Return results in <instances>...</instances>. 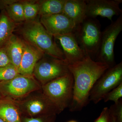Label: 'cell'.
<instances>
[{"label":"cell","instance_id":"1","mask_svg":"<svg viewBox=\"0 0 122 122\" xmlns=\"http://www.w3.org/2000/svg\"><path fill=\"white\" fill-rule=\"evenodd\" d=\"M110 67L86 56L82 61L68 65L74 78L73 92L70 111H80L90 102V92L96 81Z\"/></svg>","mask_w":122,"mask_h":122},{"label":"cell","instance_id":"2","mask_svg":"<svg viewBox=\"0 0 122 122\" xmlns=\"http://www.w3.org/2000/svg\"><path fill=\"white\" fill-rule=\"evenodd\" d=\"M18 31L24 41L45 54L65 61L61 49L56 43L53 36L48 32L40 21L36 18L25 21Z\"/></svg>","mask_w":122,"mask_h":122},{"label":"cell","instance_id":"3","mask_svg":"<svg viewBox=\"0 0 122 122\" xmlns=\"http://www.w3.org/2000/svg\"><path fill=\"white\" fill-rule=\"evenodd\" d=\"M101 26L97 18L86 17L76 26L74 33L79 45L92 59L96 57L99 49L102 34Z\"/></svg>","mask_w":122,"mask_h":122},{"label":"cell","instance_id":"4","mask_svg":"<svg viewBox=\"0 0 122 122\" xmlns=\"http://www.w3.org/2000/svg\"><path fill=\"white\" fill-rule=\"evenodd\" d=\"M15 101L21 116L25 117L57 115L62 112L41 89L32 92L22 99Z\"/></svg>","mask_w":122,"mask_h":122},{"label":"cell","instance_id":"5","mask_svg":"<svg viewBox=\"0 0 122 122\" xmlns=\"http://www.w3.org/2000/svg\"><path fill=\"white\" fill-rule=\"evenodd\" d=\"M74 78L70 72L41 86L44 93L62 112L72 102Z\"/></svg>","mask_w":122,"mask_h":122},{"label":"cell","instance_id":"6","mask_svg":"<svg viewBox=\"0 0 122 122\" xmlns=\"http://www.w3.org/2000/svg\"><path fill=\"white\" fill-rule=\"evenodd\" d=\"M41 89V86L33 76L19 74L11 80L0 82V93L2 97L15 101Z\"/></svg>","mask_w":122,"mask_h":122},{"label":"cell","instance_id":"7","mask_svg":"<svg viewBox=\"0 0 122 122\" xmlns=\"http://www.w3.org/2000/svg\"><path fill=\"white\" fill-rule=\"evenodd\" d=\"M70 72L65 61L45 54L36 64L32 75L42 86Z\"/></svg>","mask_w":122,"mask_h":122},{"label":"cell","instance_id":"8","mask_svg":"<svg viewBox=\"0 0 122 122\" xmlns=\"http://www.w3.org/2000/svg\"><path fill=\"white\" fill-rule=\"evenodd\" d=\"M122 30V13L102 32L96 61L106 63L110 67L115 64L114 47L116 41Z\"/></svg>","mask_w":122,"mask_h":122},{"label":"cell","instance_id":"9","mask_svg":"<svg viewBox=\"0 0 122 122\" xmlns=\"http://www.w3.org/2000/svg\"><path fill=\"white\" fill-rule=\"evenodd\" d=\"M122 82V62L109 67L98 79L90 92L89 101L95 104Z\"/></svg>","mask_w":122,"mask_h":122},{"label":"cell","instance_id":"10","mask_svg":"<svg viewBox=\"0 0 122 122\" xmlns=\"http://www.w3.org/2000/svg\"><path fill=\"white\" fill-rule=\"evenodd\" d=\"M87 17L96 18L98 16L107 18L112 21L114 16L122 13L119 5L122 0H86Z\"/></svg>","mask_w":122,"mask_h":122},{"label":"cell","instance_id":"11","mask_svg":"<svg viewBox=\"0 0 122 122\" xmlns=\"http://www.w3.org/2000/svg\"><path fill=\"white\" fill-rule=\"evenodd\" d=\"M39 21L48 32L53 36L74 33L77 26L62 13L40 17Z\"/></svg>","mask_w":122,"mask_h":122},{"label":"cell","instance_id":"12","mask_svg":"<svg viewBox=\"0 0 122 122\" xmlns=\"http://www.w3.org/2000/svg\"><path fill=\"white\" fill-rule=\"evenodd\" d=\"M53 37L59 41L65 61L68 65L82 61L87 56L79 45L74 33Z\"/></svg>","mask_w":122,"mask_h":122},{"label":"cell","instance_id":"13","mask_svg":"<svg viewBox=\"0 0 122 122\" xmlns=\"http://www.w3.org/2000/svg\"><path fill=\"white\" fill-rule=\"evenodd\" d=\"M45 54L37 48L25 41V49L18 69L19 74L33 76L36 64Z\"/></svg>","mask_w":122,"mask_h":122},{"label":"cell","instance_id":"14","mask_svg":"<svg viewBox=\"0 0 122 122\" xmlns=\"http://www.w3.org/2000/svg\"><path fill=\"white\" fill-rule=\"evenodd\" d=\"M86 0H65L62 13L77 26L86 17Z\"/></svg>","mask_w":122,"mask_h":122},{"label":"cell","instance_id":"15","mask_svg":"<svg viewBox=\"0 0 122 122\" xmlns=\"http://www.w3.org/2000/svg\"><path fill=\"white\" fill-rule=\"evenodd\" d=\"M25 47V41L14 33L5 46L10 62L18 71Z\"/></svg>","mask_w":122,"mask_h":122},{"label":"cell","instance_id":"16","mask_svg":"<svg viewBox=\"0 0 122 122\" xmlns=\"http://www.w3.org/2000/svg\"><path fill=\"white\" fill-rule=\"evenodd\" d=\"M21 115L15 100L0 99V118L5 122H21Z\"/></svg>","mask_w":122,"mask_h":122},{"label":"cell","instance_id":"17","mask_svg":"<svg viewBox=\"0 0 122 122\" xmlns=\"http://www.w3.org/2000/svg\"><path fill=\"white\" fill-rule=\"evenodd\" d=\"M18 24L13 21L5 10L0 13V48L5 47L16 29Z\"/></svg>","mask_w":122,"mask_h":122},{"label":"cell","instance_id":"18","mask_svg":"<svg viewBox=\"0 0 122 122\" xmlns=\"http://www.w3.org/2000/svg\"><path fill=\"white\" fill-rule=\"evenodd\" d=\"M65 0H39V16L62 13Z\"/></svg>","mask_w":122,"mask_h":122},{"label":"cell","instance_id":"19","mask_svg":"<svg viewBox=\"0 0 122 122\" xmlns=\"http://www.w3.org/2000/svg\"><path fill=\"white\" fill-rule=\"evenodd\" d=\"M22 1L19 0L13 3L5 9L10 18L17 24L25 21Z\"/></svg>","mask_w":122,"mask_h":122},{"label":"cell","instance_id":"20","mask_svg":"<svg viewBox=\"0 0 122 122\" xmlns=\"http://www.w3.org/2000/svg\"><path fill=\"white\" fill-rule=\"evenodd\" d=\"M25 21L36 19L39 14V0H22Z\"/></svg>","mask_w":122,"mask_h":122},{"label":"cell","instance_id":"21","mask_svg":"<svg viewBox=\"0 0 122 122\" xmlns=\"http://www.w3.org/2000/svg\"><path fill=\"white\" fill-rule=\"evenodd\" d=\"M19 74L18 70L12 63L0 67V82L11 80Z\"/></svg>","mask_w":122,"mask_h":122},{"label":"cell","instance_id":"22","mask_svg":"<svg viewBox=\"0 0 122 122\" xmlns=\"http://www.w3.org/2000/svg\"><path fill=\"white\" fill-rule=\"evenodd\" d=\"M122 97V82L117 86L110 91L103 98L106 102L110 101H113L115 104H117Z\"/></svg>","mask_w":122,"mask_h":122},{"label":"cell","instance_id":"23","mask_svg":"<svg viewBox=\"0 0 122 122\" xmlns=\"http://www.w3.org/2000/svg\"><path fill=\"white\" fill-rule=\"evenodd\" d=\"M109 113L116 122H122V101L120 99L117 104L112 105L109 108Z\"/></svg>","mask_w":122,"mask_h":122},{"label":"cell","instance_id":"24","mask_svg":"<svg viewBox=\"0 0 122 122\" xmlns=\"http://www.w3.org/2000/svg\"><path fill=\"white\" fill-rule=\"evenodd\" d=\"M56 115L42 116L30 117L21 116V122H55Z\"/></svg>","mask_w":122,"mask_h":122},{"label":"cell","instance_id":"25","mask_svg":"<svg viewBox=\"0 0 122 122\" xmlns=\"http://www.w3.org/2000/svg\"><path fill=\"white\" fill-rule=\"evenodd\" d=\"M94 122H111V116L108 107L103 108L99 117Z\"/></svg>","mask_w":122,"mask_h":122},{"label":"cell","instance_id":"26","mask_svg":"<svg viewBox=\"0 0 122 122\" xmlns=\"http://www.w3.org/2000/svg\"><path fill=\"white\" fill-rule=\"evenodd\" d=\"M11 63L5 47L0 48V67Z\"/></svg>","mask_w":122,"mask_h":122},{"label":"cell","instance_id":"27","mask_svg":"<svg viewBox=\"0 0 122 122\" xmlns=\"http://www.w3.org/2000/svg\"><path fill=\"white\" fill-rule=\"evenodd\" d=\"M19 1L18 0H0V11L5 10L8 6Z\"/></svg>","mask_w":122,"mask_h":122},{"label":"cell","instance_id":"28","mask_svg":"<svg viewBox=\"0 0 122 122\" xmlns=\"http://www.w3.org/2000/svg\"><path fill=\"white\" fill-rule=\"evenodd\" d=\"M111 122H116L115 119L111 115Z\"/></svg>","mask_w":122,"mask_h":122},{"label":"cell","instance_id":"29","mask_svg":"<svg viewBox=\"0 0 122 122\" xmlns=\"http://www.w3.org/2000/svg\"><path fill=\"white\" fill-rule=\"evenodd\" d=\"M76 122V121H75V120H71V121H69V122Z\"/></svg>","mask_w":122,"mask_h":122},{"label":"cell","instance_id":"30","mask_svg":"<svg viewBox=\"0 0 122 122\" xmlns=\"http://www.w3.org/2000/svg\"><path fill=\"white\" fill-rule=\"evenodd\" d=\"M0 122H5L0 118Z\"/></svg>","mask_w":122,"mask_h":122},{"label":"cell","instance_id":"31","mask_svg":"<svg viewBox=\"0 0 122 122\" xmlns=\"http://www.w3.org/2000/svg\"><path fill=\"white\" fill-rule=\"evenodd\" d=\"M3 98L2 95H1V94L0 93V99H1V98Z\"/></svg>","mask_w":122,"mask_h":122}]
</instances>
